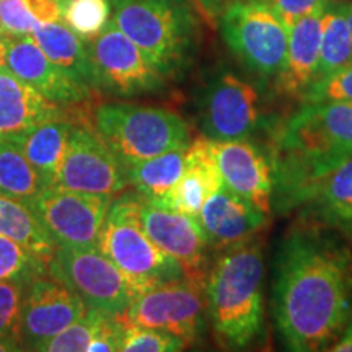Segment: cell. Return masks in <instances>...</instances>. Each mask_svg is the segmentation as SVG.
<instances>
[{
  "label": "cell",
  "mask_w": 352,
  "mask_h": 352,
  "mask_svg": "<svg viewBox=\"0 0 352 352\" xmlns=\"http://www.w3.org/2000/svg\"><path fill=\"white\" fill-rule=\"evenodd\" d=\"M352 311V250L323 228L285 236L276 256L272 315L289 351H327Z\"/></svg>",
  "instance_id": "6da1fadb"
},
{
  "label": "cell",
  "mask_w": 352,
  "mask_h": 352,
  "mask_svg": "<svg viewBox=\"0 0 352 352\" xmlns=\"http://www.w3.org/2000/svg\"><path fill=\"white\" fill-rule=\"evenodd\" d=\"M352 157V104L305 103L277 138L274 189L283 209L296 208L311 184Z\"/></svg>",
  "instance_id": "7a4b0ae2"
},
{
  "label": "cell",
  "mask_w": 352,
  "mask_h": 352,
  "mask_svg": "<svg viewBox=\"0 0 352 352\" xmlns=\"http://www.w3.org/2000/svg\"><path fill=\"white\" fill-rule=\"evenodd\" d=\"M264 243L256 236L223 250L206 277L208 320L226 349H248L264 334Z\"/></svg>",
  "instance_id": "3957f363"
},
{
  "label": "cell",
  "mask_w": 352,
  "mask_h": 352,
  "mask_svg": "<svg viewBox=\"0 0 352 352\" xmlns=\"http://www.w3.org/2000/svg\"><path fill=\"white\" fill-rule=\"evenodd\" d=\"M113 21L164 76L182 77L199 47V20L189 0H111Z\"/></svg>",
  "instance_id": "277c9868"
},
{
  "label": "cell",
  "mask_w": 352,
  "mask_h": 352,
  "mask_svg": "<svg viewBox=\"0 0 352 352\" xmlns=\"http://www.w3.org/2000/svg\"><path fill=\"white\" fill-rule=\"evenodd\" d=\"M91 124L126 168L191 144V131L178 113L134 103L94 108Z\"/></svg>",
  "instance_id": "5b68a950"
},
{
  "label": "cell",
  "mask_w": 352,
  "mask_h": 352,
  "mask_svg": "<svg viewBox=\"0 0 352 352\" xmlns=\"http://www.w3.org/2000/svg\"><path fill=\"white\" fill-rule=\"evenodd\" d=\"M96 248L142 292L184 279L182 264L153 243L140 227L134 212V192H124L111 202Z\"/></svg>",
  "instance_id": "8992f818"
},
{
  "label": "cell",
  "mask_w": 352,
  "mask_h": 352,
  "mask_svg": "<svg viewBox=\"0 0 352 352\" xmlns=\"http://www.w3.org/2000/svg\"><path fill=\"white\" fill-rule=\"evenodd\" d=\"M227 46L250 72L272 80L283 69L289 28L267 0H236L220 15Z\"/></svg>",
  "instance_id": "52a82bcc"
},
{
  "label": "cell",
  "mask_w": 352,
  "mask_h": 352,
  "mask_svg": "<svg viewBox=\"0 0 352 352\" xmlns=\"http://www.w3.org/2000/svg\"><path fill=\"white\" fill-rule=\"evenodd\" d=\"M47 274L77 294L87 308L121 316L142 290L95 246H57Z\"/></svg>",
  "instance_id": "ba28073f"
},
{
  "label": "cell",
  "mask_w": 352,
  "mask_h": 352,
  "mask_svg": "<svg viewBox=\"0 0 352 352\" xmlns=\"http://www.w3.org/2000/svg\"><path fill=\"white\" fill-rule=\"evenodd\" d=\"M95 88L120 96L158 94L168 78L140 51L132 39L108 21L98 36L87 43Z\"/></svg>",
  "instance_id": "9c48e42d"
},
{
  "label": "cell",
  "mask_w": 352,
  "mask_h": 352,
  "mask_svg": "<svg viewBox=\"0 0 352 352\" xmlns=\"http://www.w3.org/2000/svg\"><path fill=\"white\" fill-rule=\"evenodd\" d=\"M126 323L157 328L192 344L208 320V300L202 283L178 279L145 290L121 315Z\"/></svg>",
  "instance_id": "30bf717a"
},
{
  "label": "cell",
  "mask_w": 352,
  "mask_h": 352,
  "mask_svg": "<svg viewBox=\"0 0 352 352\" xmlns=\"http://www.w3.org/2000/svg\"><path fill=\"white\" fill-rule=\"evenodd\" d=\"M197 122L214 142L250 139L261 122L256 88L232 72L217 74L197 100Z\"/></svg>",
  "instance_id": "8fae6325"
},
{
  "label": "cell",
  "mask_w": 352,
  "mask_h": 352,
  "mask_svg": "<svg viewBox=\"0 0 352 352\" xmlns=\"http://www.w3.org/2000/svg\"><path fill=\"white\" fill-rule=\"evenodd\" d=\"M26 202L32 206L57 246L96 248L113 196L50 186Z\"/></svg>",
  "instance_id": "7c38bea8"
},
{
  "label": "cell",
  "mask_w": 352,
  "mask_h": 352,
  "mask_svg": "<svg viewBox=\"0 0 352 352\" xmlns=\"http://www.w3.org/2000/svg\"><path fill=\"white\" fill-rule=\"evenodd\" d=\"M127 184V168L100 138L90 120L74 122L67 151L52 186L114 196Z\"/></svg>",
  "instance_id": "4fadbf2b"
},
{
  "label": "cell",
  "mask_w": 352,
  "mask_h": 352,
  "mask_svg": "<svg viewBox=\"0 0 352 352\" xmlns=\"http://www.w3.org/2000/svg\"><path fill=\"white\" fill-rule=\"evenodd\" d=\"M134 212L153 243L182 264L184 277L206 284L209 243L199 220L152 204L138 191L134 192Z\"/></svg>",
  "instance_id": "5bb4252c"
},
{
  "label": "cell",
  "mask_w": 352,
  "mask_h": 352,
  "mask_svg": "<svg viewBox=\"0 0 352 352\" xmlns=\"http://www.w3.org/2000/svg\"><path fill=\"white\" fill-rule=\"evenodd\" d=\"M82 298L54 277L39 276L26 289L20 316V341L26 351H39L44 342L80 318Z\"/></svg>",
  "instance_id": "9a60e30c"
},
{
  "label": "cell",
  "mask_w": 352,
  "mask_h": 352,
  "mask_svg": "<svg viewBox=\"0 0 352 352\" xmlns=\"http://www.w3.org/2000/svg\"><path fill=\"white\" fill-rule=\"evenodd\" d=\"M6 46L7 69L39 91L44 98L64 108L87 107L95 98V88L78 83L52 64L32 34H6Z\"/></svg>",
  "instance_id": "2e32d148"
},
{
  "label": "cell",
  "mask_w": 352,
  "mask_h": 352,
  "mask_svg": "<svg viewBox=\"0 0 352 352\" xmlns=\"http://www.w3.org/2000/svg\"><path fill=\"white\" fill-rule=\"evenodd\" d=\"M212 152L223 183L256 206L264 214H272L274 165L252 140L214 142Z\"/></svg>",
  "instance_id": "e0dca14e"
},
{
  "label": "cell",
  "mask_w": 352,
  "mask_h": 352,
  "mask_svg": "<svg viewBox=\"0 0 352 352\" xmlns=\"http://www.w3.org/2000/svg\"><path fill=\"white\" fill-rule=\"evenodd\" d=\"M270 219L226 183L209 197L197 215L209 248L217 252L256 239L270 226Z\"/></svg>",
  "instance_id": "ac0fdd59"
},
{
  "label": "cell",
  "mask_w": 352,
  "mask_h": 352,
  "mask_svg": "<svg viewBox=\"0 0 352 352\" xmlns=\"http://www.w3.org/2000/svg\"><path fill=\"white\" fill-rule=\"evenodd\" d=\"M327 3L303 15L289 28L287 56L274 80L280 95L302 100L315 82L320 64L321 16Z\"/></svg>",
  "instance_id": "d6986e66"
},
{
  "label": "cell",
  "mask_w": 352,
  "mask_h": 352,
  "mask_svg": "<svg viewBox=\"0 0 352 352\" xmlns=\"http://www.w3.org/2000/svg\"><path fill=\"white\" fill-rule=\"evenodd\" d=\"M222 184V175L212 152V140L197 138L188 145L186 166L182 178L171 191L152 204L197 219L202 206Z\"/></svg>",
  "instance_id": "ffe728a7"
},
{
  "label": "cell",
  "mask_w": 352,
  "mask_h": 352,
  "mask_svg": "<svg viewBox=\"0 0 352 352\" xmlns=\"http://www.w3.org/2000/svg\"><path fill=\"white\" fill-rule=\"evenodd\" d=\"M72 109L44 98L8 69L0 70V139H19L44 121L67 116Z\"/></svg>",
  "instance_id": "44dd1931"
},
{
  "label": "cell",
  "mask_w": 352,
  "mask_h": 352,
  "mask_svg": "<svg viewBox=\"0 0 352 352\" xmlns=\"http://www.w3.org/2000/svg\"><path fill=\"white\" fill-rule=\"evenodd\" d=\"M308 217L342 232H352V157L311 184L300 196Z\"/></svg>",
  "instance_id": "7402d4cb"
},
{
  "label": "cell",
  "mask_w": 352,
  "mask_h": 352,
  "mask_svg": "<svg viewBox=\"0 0 352 352\" xmlns=\"http://www.w3.org/2000/svg\"><path fill=\"white\" fill-rule=\"evenodd\" d=\"M82 108H74L67 116L44 121L21 138L13 140L28 158L30 164L44 176L51 186L56 183L57 173L67 151L70 131L74 122L78 121Z\"/></svg>",
  "instance_id": "603a6c76"
},
{
  "label": "cell",
  "mask_w": 352,
  "mask_h": 352,
  "mask_svg": "<svg viewBox=\"0 0 352 352\" xmlns=\"http://www.w3.org/2000/svg\"><path fill=\"white\" fill-rule=\"evenodd\" d=\"M32 36L52 64L78 83L95 88L87 43L67 25L63 21L39 23L32 32Z\"/></svg>",
  "instance_id": "cb8c5ba5"
},
{
  "label": "cell",
  "mask_w": 352,
  "mask_h": 352,
  "mask_svg": "<svg viewBox=\"0 0 352 352\" xmlns=\"http://www.w3.org/2000/svg\"><path fill=\"white\" fill-rule=\"evenodd\" d=\"M0 235L8 236L50 264L57 243L23 199L0 195Z\"/></svg>",
  "instance_id": "d4e9b609"
},
{
  "label": "cell",
  "mask_w": 352,
  "mask_h": 352,
  "mask_svg": "<svg viewBox=\"0 0 352 352\" xmlns=\"http://www.w3.org/2000/svg\"><path fill=\"white\" fill-rule=\"evenodd\" d=\"M188 147L175 148L127 168L129 184L148 202H157L171 191L186 166Z\"/></svg>",
  "instance_id": "484cf974"
},
{
  "label": "cell",
  "mask_w": 352,
  "mask_h": 352,
  "mask_svg": "<svg viewBox=\"0 0 352 352\" xmlns=\"http://www.w3.org/2000/svg\"><path fill=\"white\" fill-rule=\"evenodd\" d=\"M352 64V34L338 0H328L321 16L320 64L315 82ZM314 82V83H315Z\"/></svg>",
  "instance_id": "4316f807"
},
{
  "label": "cell",
  "mask_w": 352,
  "mask_h": 352,
  "mask_svg": "<svg viewBox=\"0 0 352 352\" xmlns=\"http://www.w3.org/2000/svg\"><path fill=\"white\" fill-rule=\"evenodd\" d=\"M51 184L13 140L0 139V195L32 201Z\"/></svg>",
  "instance_id": "83f0119b"
},
{
  "label": "cell",
  "mask_w": 352,
  "mask_h": 352,
  "mask_svg": "<svg viewBox=\"0 0 352 352\" xmlns=\"http://www.w3.org/2000/svg\"><path fill=\"white\" fill-rule=\"evenodd\" d=\"M65 0H0V32L7 36L32 34L39 23L63 20Z\"/></svg>",
  "instance_id": "f1b7e54d"
},
{
  "label": "cell",
  "mask_w": 352,
  "mask_h": 352,
  "mask_svg": "<svg viewBox=\"0 0 352 352\" xmlns=\"http://www.w3.org/2000/svg\"><path fill=\"white\" fill-rule=\"evenodd\" d=\"M111 13V0H65L63 20L77 36L88 43L103 32Z\"/></svg>",
  "instance_id": "f546056e"
},
{
  "label": "cell",
  "mask_w": 352,
  "mask_h": 352,
  "mask_svg": "<svg viewBox=\"0 0 352 352\" xmlns=\"http://www.w3.org/2000/svg\"><path fill=\"white\" fill-rule=\"evenodd\" d=\"M47 274V264L8 236L0 235V280L33 283Z\"/></svg>",
  "instance_id": "4dcf8cb0"
},
{
  "label": "cell",
  "mask_w": 352,
  "mask_h": 352,
  "mask_svg": "<svg viewBox=\"0 0 352 352\" xmlns=\"http://www.w3.org/2000/svg\"><path fill=\"white\" fill-rule=\"evenodd\" d=\"M109 315L103 311L87 308L85 314L78 318L76 323H72L64 331L56 334L50 341H46L39 347V351L44 352H83L87 351L90 341L96 336L100 328L103 327L104 320Z\"/></svg>",
  "instance_id": "1f68e13d"
},
{
  "label": "cell",
  "mask_w": 352,
  "mask_h": 352,
  "mask_svg": "<svg viewBox=\"0 0 352 352\" xmlns=\"http://www.w3.org/2000/svg\"><path fill=\"white\" fill-rule=\"evenodd\" d=\"M124 321V320H122ZM188 344L182 338L157 328L139 327L126 323L122 331L120 351L126 352H176L183 351Z\"/></svg>",
  "instance_id": "d6a6232c"
},
{
  "label": "cell",
  "mask_w": 352,
  "mask_h": 352,
  "mask_svg": "<svg viewBox=\"0 0 352 352\" xmlns=\"http://www.w3.org/2000/svg\"><path fill=\"white\" fill-rule=\"evenodd\" d=\"M30 284L25 280H0V336L20 340L21 307Z\"/></svg>",
  "instance_id": "836d02e7"
},
{
  "label": "cell",
  "mask_w": 352,
  "mask_h": 352,
  "mask_svg": "<svg viewBox=\"0 0 352 352\" xmlns=\"http://www.w3.org/2000/svg\"><path fill=\"white\" fill-rule=\"evenodd\" d=\"M305 103L314 101H342L352 104V64L331 76L311 83L303 95Z\"/></svg>",
  "instance_id": "e575fe53"
},
{
  "label": "cell",
  "mask_w": 352,
  "mask_h": 352,
  "mask_svg": "<svg viewBox=\"0 0 352 352\" xmlns=\"http://www.w3.org/2000/svg\"><path fill=\"white\" fill-rule=\"evenodd\" d=\"M267 2L277 12L285 26L290 28L298 19L315 10L316 7L327 3L328 0H267Z\"/></svg>",
  "instance_id": "d590c367"
},
{
  "label": "cell",
  "mask_w": 352,
  "mask_h": 352,
  "mask_svg": "<svg viewBox=\"0 0 352 352\" xmlns=\"http://www.w3.org/2000/svg\"><path fill=\"white\" fill-rule=\"evenodd\" d=\"M197 6H199V10L206 19L210 21H215L220 19L223 12H226L227 7H230L233 2L236 0H196Z\"/></svg>",
  "instance_id": "8d00e7d4"
},
{
  "label": "cell",
  "mask_w": 352,
  "mask_h": 352,
  "mask_svg": "<svg viewBox=\"0 0 352 352\" xmlns=\"http://www.w3.org/2000/svg\"><path fill=\"white\" fill-rule=\"evenodd\" d=\"M342 336L340 340H336L327 351L331 352H352V311L347 318V323L342 328Z\"/></svg>",
  "instance_id": "74e56055"
},
{
  "label": "cell",
  "mask_w": 352,
  "mask_h": 352,
  "mask_svg": "<svg viewBox=\"0 0 352 352\" xmlns=\"http://www.w3.org/2000/svg\"><path fill=\"white\" fill-rule=\"evenodd\" d=\"M15 351H23V346H21V341L19 338L0 336V352H15Z\"/></svg>",
  "instance_id": "f35d334b"
},
{
  "label": "cell",
  "mask_w": 352,
  "mask_h": 352,
  "mask_svg": "<svg viewBox=\"0 0 352 352\" xmlns=\"http://www.w3.org/2000/svg\"><path fill=\"white\" fill-rule=\"evenodd\" d=\"M338 2H340L342 12H344L347 25H349V32L352 34V0H338Z\"/></svg>",
  "instance_id": "ab89813d"
},
{
  "label": "cell",
  "mask_w": 352,
  "mask_h": 352,
  "mask_svg": "<svg viewBox=\"0 0 352 352\" xmlns=\"http://www.w3.org/2000/svg\"><path fill=\"white\" fill-rule=\"evenodd\" d=\"M6 52H7V46H6V34L0 32V70L7 69V63H6Z\"/></svg>",
  "instance_id": "60d3db41"
}]
</instances>
